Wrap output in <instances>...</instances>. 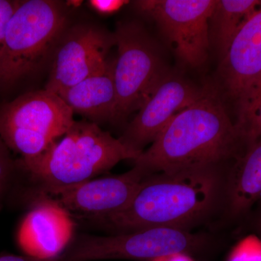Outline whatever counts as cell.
Wrapping results in <instances>:
<instances>
[{"instance_id":"obj_1","label":"cell","mask_w":261,"mask_h":261,"mask_svg":"<svg viewBox=\"0 0 261 261\" xmlns=\"http://www.w3.org/2000/svg\"><path fill=\"white\" fill-rule=\"evenodd\" d=\"M231 165H207L149 175L123 210L92 224L113 233L152 228L192 231L222 217Z\"/></svg>"},{"instance_id":"obj_2","label":"cell","mask_w":261,"mask_h":261,"mask_svg":"<svg viewBox=\"0 0 261 261\" xmlns=\"http://www.w3.org/2000/svg\"><path fill=\"white\" fill-rule=\"evenodd\" d=\"M247 146L219 94L203 97L173 117L149 148L134 161L144 178L207 165H232Z\"/></svg>"},{"instance_id":"obj_3","label":"cell","mask_w":261,"mask_h":261,"mask_svg":"<svg viewBox=\"0 0 261 261\" xmlns=\"http://www.w3.org/2000/svg\"><path fill=\"white\" fill-rule=\"evenodd\" d=\"M140 154L97 123L74 121L40 155L15 163L17 198L29 204L39 197H53L108 172L122 161H135Z\"/></svg>"},{"instance_id":"obj_4","label":"cell","mask_w":261,"mask_h":261,"mask_svg":"<svg viewBox=\"0 0 261 261\" xmlns=\"http://www.w3.org/2000/svg\"><path fill=\"white\" fill-rule=\"evenodd\" d=\"M66 21L57 2L18 1L5 32L0 84L14 83L39 69L54 54Z\"/></svg>"},{"instance_id":"obj_5","label":"cell","mask_w":261,"mask_h":261,"mask_svg":"<svg viewBox=\"0 0 261 261\" xmlns=\"http://www.w3.org/2000/svg\"><path fill=\"white\" fill-rule=\"evenodd\" d=\"M209 235L172 228H152L109 236L75 235L57 261H154L171 255L202 253L210 249Z\"/></svg>"},{"instance_id":"obj_6","label":"cell","mask_w":261,"mask_h":261,"mask_svg":"<svg viewBox=\"0 0 261 261\" xmlns=\"http://www.w3.org/2000/svg\"><path fill=\"white\" fill-rule=\"evenodd\" d=\"M73 112L58 94L47 89L23 94L0 109V139L18 156L35 159L73 124Z\"/></svg>"},{"instance_id":"obj_7","label":"cell","mask_w":261,"mask_h":261,"mask_svg":"<svg viewBox=\"0 0 261 261\" xmlns=\"http://www.w3.org/2000/svg\"><path fill=\"white\" fill-rule=\"evenodd\" d=\"M113 34L118 47L113 62L114 122H118L139 111L169 72L155 43L140 24L122 22Z\"/></svg>"},{"instance_id":"obj_8","label":"cell","mask_w":261,"mask_h":261,"mask_svg":"<svg viewBox=\"0 0 261 261\" xmlns=\"http://www.w3.org/2000/svg\"><path fill=\"white\" fill-rule=\"evenodd\" d=\"M217 0H141L136 8L155 21L185 64L198 67L208 56L210 19Z\"/></svg>"},{"instance_id":"obj_9","label":"cell","mask_w":261,"mask_h":261,"mask_svg":"<svg viewBox=\"0 0 261 261\" xmlns=\"http://www.w3.org/2000/svg\"><path fill=\"white\" fill-rule=\"evenodd\" d=\"M116 44L114 34L92 25H80L63 34L53 54L45 89L59 94L109 63L108 53Z\"/></svg>"},{"instance_id":"obj_10","label":"cell","mask_w":261,"mask_h":261,"mask_svg":"<svg viewBox=\"0 0 261 261\" xmlns=\"http://www.w3.org/2000/svg\"><path fill=\"white\" fill-rule=\"evenodd\" d=\"M208 89L168 73L118 139L128 148L142 154L144 147L152 144L173 117L203 97Z\"/></svg>"},{"instance_id":"obj_11","label":"cell","mask_w":261,"mask_h":261,"mask_svg":"<svg viewBox=\"0 0 261 261\" xmlns=\"http://www.w3.org/2000/svg\"><path fill=\"white\" fill-rule=\"evenodd\" d=\"M143 178L133 167L122 174L93 178L50 197L73 219L87 220L92 224L126 207Z\"/></svg>"},{"instance_id":"obj_12","label":"cell","mask_w":261,"mask_h":261,"mask_svg":"<svg viewBox=\"0 0 261 261\" xmlns=\"http://www.w3.org/2000/svg\"><path fill=\"white\" fill-rule=\"evenodd\" d=\"M29 210L19 226L17 243L23 255L34 258L60 256L75 236L74 219L50 197H39L28 204Z\"/></svg>"},{"instance_id":"obj_13","label":"cell","mask_w":261,"mask_h":261,"mask_svg":"<svg viewBox=\"0 0 261 261\" xmlns=\"http://www.w3.org/2000/svg\"><path fill=\"white\" fill-rule=\"evenodd\" d=\"M220 68L223 87L238 111L261 82V4L233 38Z\"/></svg>"},{"instance_id":"obj_14","label":"cell","mask_w":261,"mask_h":261,"mask_svg":"<svg viewBox=\"0 0 261 261\" xmlns=\"http://www.w3.org/2000/svg\"><path fill=\"white\" fill-rule=\"evenodd\" d=\"M261 200V138L247 144L228 170L221 219L234 221Z\"/></svg>"},{"instance_id":"obj_15","label":"cell","mask_w":261,"mask_h":261,"mask_svg":"<svg viewBox=\"0 0 261 261\" xmlns=\"http://www.w3.org/2000/svg\"><path fill=\"white\" fill-rule=\"evenodd\" d=\"M58 95L72 110L97 123L114 121L116 92L113 80V62Z\"/></svg>"},{"instance_id":"obj_16","label":"cell","mask_w":261,"mask_h":261,"mask_svg":"<svg viewBox=\"0 0 261 261\" xmlns=\"http://www.w3.org/2000/svg\"><path fill=\"white\" fill-rule=\"evenodd\" d=\"M261 4V0H217L210 19V39L222 59L233 38Z\"/></svg>"},{"instance_id":"obj_17","label":"cell","mask_w":261,"mask_h":261,"mask_svg":"<svg viewBox=\"0 0 261 261\" xmlns=\"http://www.w3.org/2000/svg\"><path fill=\"white\" fill-rule=\"evenodd\" d=\"M238 115L236 124L247 145L261 138V82Z\"/></svg>"},{"instance_id":"obj_18","label":"cell","mask_w":261,"mask_h":261,"mask_svg":"<svg viewBox=\"0 0 261 261\" xmlns=\"http://www.w3.org/2000/svg\"><path fill=\"white\" fill-rule=\"evenodd\" d=\"M19 178L15 160L0 139V210L5 202L16 197Z\"/></svg>"},{"instance_id":"obj_19","label":"cell","mask_w":261,"mask_h":261,"mask_svg":"<svg viewBox=\"0 0 261 261\" xmlns=\"http://www.w3.org/2000/svg\"><path fill=\"white\" fill-rule=\"evenodd\" d=\"M229 261H261V240L255 237L247 238L237 247Z\"/></svg>"},{"instance_id":"obj_20","label":"cell","mask_w":261,"mask_h":261,"mask_svg":"<svg viewBox=\"0 0 261 261\" xmlns=\"http://www.w3.org/2000/svg\"><path fill=\"white\" fill-rule=\"evenodd\" d=\"M18 4V1L0 0V66L4 55L7 25Z\"/></svg>"},{"instance_id":"obj_21","label":"cell","mask_w":261,"mask_h":261,"mask_svg":"<svg viewBox=\"0 0 261 261\" xmlns=\"http://www.w3.org/2000/svg\"><path fill=\"white\" fill-rule=\"evenodd\" d=\"M89 5L99 14L111 15L121 10L129 2L125 0H90Z\"/></svg>"},{"instance_id":"obj_22","label":"cell","mask_w":261,"mask_h":261,"mask_svg":"<svg viewBox=\"0 0 261 261\" xmlns=\"http://www.w3.org/2000/svg\"><path fill=\"white\" fill-rule=\"evenodd\" d=\"M58 257L53 259H42L34 258V257L27 256V255H16L13 254H4L0 255V261H57Z\"/></svg>"},{"instance_id":"obj_23","label":"cell","mask_w":261,"mask_h":261,"mask_svg":"<svg viewBox=\"0 0 261 261\" xmlns=\"http://www.w3.org/2000/svg\"><path fill=\"white\" fill-rule=\"evenodd\" d=\"M154 261H192V260L189 255L177 254V255H171V256L163 257Z\"/></svg>"},{"instance_id":"obj_24","label":"cell","mask_w":261,"mask_h":261,"mask_svg":"<svg viewBox=\"0 0 261 261\" xmlns=\"http://www.w3.org/2000/svg\"><path fill=\"white\" fill-rule=\"evenodd\" d=\"M256 215H255V226L261 235V200L257 204Z\"/></svg>"}]
</instances>
